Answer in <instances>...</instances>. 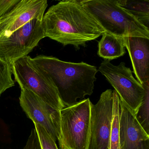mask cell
<instances>
[{
	"label": "cell",
	"mask_w": 149,
	"mask_h": 149,
	"mask_svg": "<svg viewBox=\"0 0 149 149\" xmlns=\"http://www.w3.org/2000/svg\"><path fill=\"white\" fill-rule=\"evenodd\" d=\"M45 37L76 49L97 39L105 31L86 10L82 0H64L52 6L43 15Z\"/></svg>",
	"instance_id": "cell-1"
},
{
	"label": "cell",
	"mask_w": 149,
	"mask_h": 149,
	"mask_svg": "<svg viewBox=\"0 0 149 149\" xmlns=\"http://www.w3.org/2000/svg\"><path fill=\"white\" fill-rule=\"evenodd\" d=\"M35 63L51 78L65 107L73 105L93 93L96 67L86 63L68 62L52 56H38Z\"/></svg>",
	"instance_id": "cell-2"
},
{
	"label": "cell",
	"mask_w": 149,
	"mask_h": 149,
	"mask_svg": "<svg viewBox=\"0 0 149 149\" xmlns=\"http://www.w3.org/2000/svg\"><path fill=\"white\" fill-rule=\"evenodd\" d=\"M92 105L88 98L53 111L60 149H90Z\"/></svg>",
	"instance_id": "cell-3"
},
{
	"label": "cell",
	"mask_w": 149,
	"mask_h": 149,
	"mask_svg": "<svg viewBox=\"0 0 149 149\" xmlns=\"http://www.w3.org/2000/svg\"><path fill=\"white\" fill-rule=\"evenodd\" d=\"M86 10L105 32L120 38L149 39V29L115 0H82Z\"/></svg>",
	"instance_id": "cell-4"
},
{
	"label": "cell",
	"mask_w": 149,
	"mask_h": 149,
	"mask_svg": "<svg viewBox=\"0 0 149 149\" xmlns=\"http://www.w3.org/2000/svg\"><path fill=\"white\" fill-rule=\"evenodd\" d=\"M11 67L15 81L21 89L32 91L56 110L65 107L51 78L35 63L33 58L29 56L21 58Z\"/></svg>",
	"instance_id": "cell-5"
},
{
	"label": "cell",
	"mask_w": 149,
	"mask_h": 149,
	"mask_svg": "<svg viewBox=\"0 0 149 149\" xmlns=\"http://www.w3.org/2000/svg\"><path fill=\"white\" fill-rule=\"evenodd\" d=\"M98 70L114 88L119 98L136 115L145 93V85L135 79L130 68L124 62L115 66L110 61L104 60Z\"/></svg>",
	"instance_id": "cell-6"
},
{
	"label": "cell",
	"mask_w": 149,
	"mask_h": 149,
	"mask_svg": "<svg viewBox=\"0 0 149 149\" xmlns=\"http://www.w3.org/2000/svg\"><path fill=\"white\" fill-rule=\"evenodd\" d=\"M41 21L33 19L9 36L0 37V59L12 65L28 56L45 38Z\"/></svg>",
	"instance_id": "cell-7"
},
{
	"label": "cell",
	"mask_w": 149,
	"mask_h": 149,
	"mask_svg": "<svg viewBox=\"0 0 149 149\" xmlns=\"http://www.w3.org/2000/svg\"><path fill=\"white\" fill-rule=\"evenodd\" d=\"M114 90H106L92 104L90 149H110Z\"/></svg>",
	"instance_id": "cell-8"
},
{
	"label": "cell",
	"mask_w": 149,
	"mask_h": 149,
	"mask_svg": "<svg viewBox=\"0 0 149 149\" xmlns=\"http://www.w3.org/2000/svg\"><path fill=\"white\" fill-rule=\"evenodd\" d=\"M47 6L46 0H21L0 20V37L9 36L33 19L42 21Z\"/></svg>",
	"instance_id": "cell-9"
},
{
	"label": "cell",
	"mask_w": 149,
	"mask_h": 149,
	"mask_svg": "<svg viewBox=\"0 0 149 149\" xmlns=\"http://www.w3.org/2000/svg\"><path fill=\"white\" fill-rule=\"evenodd\" d=\"M119 105L120 149H149V135L139 124L132 111L120 98Z\"/></svg>",
	"instance_id": "cell-10"
},
{
	"label": "cell",
	"mask_w": 149,
	"mask_h": 149,
	"mask_svg": "<svg viewBox=\"0 0 149 149\" xmlns=\"http://www.w3.org/2000/svg\"><path fill=\"white\" fill-rule=\"evenodd\" d=\"M19 103L28 118L33 123L44 127L56 141L57 135L51 117V114L55 109L42 101L37 95L25 89H21Z\"/></svg>",
	"instance_id": "cell-11"
},
{
	"label": "cell",
	"mask_w": 149,
	"mask_h": 149,
	"mask_svg": "<svg viewBox=\"0 0 149 149\" xmlns=\"http://www.w3.org/2000/svg\"><path fill=\"white\" fill-rule=\"evenodd\" d=\"M137 81L142 85L149 83V39L142 37L124 38Z\"/></svg>",
	"instance_id": "cell-12"
},
{
	"label": "cell",
	"mask_w": 149,
	"mask_h": 149,
	"mask_svg": "<svg viewBox=\"0 0 149 149\" xmlns=\"http://www.w3.org/2000/svg\"><path fill=\"white\" fill-rule=\"evenodd\" d=\"M98 42L97 54L104 60L111 61L123 56L126 53L124 38L104 32Z\"/></svg>",
	"instance_id": "cell-13"
},
{
	"label": "cell",
	"mask_w": 149,
	"mask_h": 149,
	"mask_svg": "<svg viewBox=\"0 0 149 149\" xmlns=\"http://www.w3.org/2000/svg\"><path fill=\"white\" fill-rule=\"evenodd\" d=\"M118 4L149 28V1L119 0Z\"/></svg>",
	"instance_id": "cell-14"
},
{
	"label": "cell",
	"mask_w": 149,
	"mask_h": 149,
	"mask_svg": "<svg viewBox=\"0 0 149 149\" xmlns=\"http://www.w3.org/2000/svg\"><path fill=\"white\" fill-rule=\"evenodd\" d=\"M119 98L114 90L113 112L111 132L110 140V149H120L119 143Z\"/></svg>",
	"instance_id": "cell-15"
},
{
	"label": "cell",
	"mask_w": 149,
	"mask_h": 149,
	"mask_svg": "<svg viewBox=\"0 0 149 149\" xmlns=\"http://www.w3.org/2000/svg\"><path fill=\"white\" fill-rule=\"evenodd\" d=\"M145 88V93L135 116L145 131L149 135V83L146 84Z\"/></svg>",
	"instance_id": "cell-16"
},
{
	"label": "cell",
	"mask_w": 149,
	"mask_h": 149,
	"mask_svg": "<svg viewBox=\"0 0 149 149\" xmlns=\"http://www.w3.org/2000/svg\"><path fill=\"white\" fill-rule=\"evenodd\" d=\"M11 65L0 59V96L8 89L15 86Z\"/></svg>",
	"instance_id": "cell-17"
},
{
	"label": "cell",
	"mask_w": 149,
	"mask_h": 149,
	"mask_svg": "<svg viewBox=\"0 0 149 149\" xmlns=\"http://www.w3.org/2000/svg\"><path fill=\"white\" fill-rule=\"evenodd\" d=\"M41 149H59L56 141L40 125L34 123Z\"/></svg>",
	"instance_id": "cell-18"
},
{
	"label": "cell",
	"mask_w": 149,
	"mask_h": 149,
	"mask_svg": "<svg viewBox=\"0 0 149 149\" xmlns=\"http://www.w3.org/2000/svg\"><path fill=\"white\" fill-rule=\"evenodd\" d=\"M20 1L21 0H0V20Z\"/></svg>",
	"instance_id": "cell-19"
},
{
	"label": "cell",
	"mask_w": 149,
	"mask_h": 149,
	"mask_svg": "<svg viewBox=\"0 0 149 149\" xmlns=\"http://www.w3.org/2000/svg\"><path fill=\"white\" fill-rule=\"evenodd\" d=\"M24 149H41L39 137L35 128L32 129Z\"/></svg>",
	"instance_id": "cell-20"
}]
</instances>
